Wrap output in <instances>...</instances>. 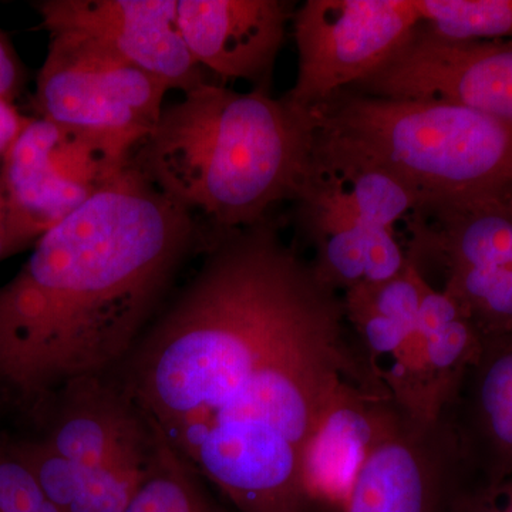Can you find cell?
Here are the masks:
<instances>
[{
  "mask_svg": "<svg viewBox=\"0 0 512 512\" xmlns=\"http://www.w3.org/2000/svg\"><path fill=\"white\" fill-rule=\"evenodd\" d=\"M200 268L116 370L234 512H316L305 457L340 390L379 382L345 303L271 217L211 234Z\"/></svg>",
  "mask_w": 512,
  "mask_h": 512,
  "instance_id": "1",
  "label": "cell"
},
{
  "mask_svg": "<svg viewBox=\"0 0 512 512\" xmlns=\"http://www.w3.org/2000/svg\"><path fill=\"white\" fill-rule=\"evenodd\" d=\"M207 232L133 161L0 286V394L29 412L70 380L116 372Z\"/></svg>",
  "mask_w": 512,
  "mask_h": 512,
  "instance_id": "2",
  "label": "cell"
},
{
  "mask_svg": "<svg viewBox=\"0 0 512 512\" xmlns=\"http://www.w3.org/2000/svg\"><path fill=\"white\" fill-rule=\"evenodd\" d=\"M312 161L309 116L265 87L238 93L205 83L164 107L134 164L215 234L271 217L296 200Z\"/></svg>",
  "mask_w": 512,
  "mask_h": 512,
  "instance_id": "3",
  "label": "cell"
},
{
  "mask_svg": "<svg viewBox=\"0 0 512 512\" xmlns=\"http://www.w3.org/2000/svg\"><path fill=\"white\" fill-rule=\"evenodd\" d=\"M306 113L311 170L379 168L413 192L417 214L512 208L510 123L444 101L380 99L353 89Z\"/></svg>",
  "mask_w": 512,
  "mask_h": 512,
  "instance_id": "4",
  "label": "cell"
},
{
  "mask_svg": "<svg viewBox=\"0 0 512 512\" xmlns=\"http://www.w3.org/2000/svg\"><path fill=\"white\" fill-rule=\"evenodd\" d=\"M69 461L94 512H126L156 456L158 433L116 372L79 377L28 412Z\"/></svg>",
  "mask_w": 512,
  "mask_h": 512,
  "instance_id": "5",
  "label": "cell"
},
{
  "mask_svg": "<svg viewBox=\"0 0 512 512\" xmlns=\"http://www.w3.org/2000/svg\"><path fill=\"white\" fill-rule=\"evenodd\" d=\"M138 147L103 134L29 119L0 163L8 222L26 247L130 167Z\"/></svg>",
  "mask_w": 512,
  "mask_h": 512,
  "instance_id": "6",
  "label": "cell"
},
{
  "mask_svg": "<svg viewBox=\"0 0 512 512\" xmlns=\"http://www.w3.org/2000/svg\"><path fill=\"white\" fill-rule=\"evenodd\" d=\"M49 36L36 82L39 117L140 147L161 119L168 87L89 37Z\"/></svg>",
  "mask_w": 512,
  "mask_h": 512,
  "instance_id": "7",
  "label": "cell"
},
{
  "mask_svg": "<svg viewBox=\"0 0 512 512\" xmlns=\"http://www.w3.org/2000/svg\"><path fill=\"white\" fill-rule=\"evenodd\" d=\"M419 23L414 0H308L293 15L298 74L285 100L306 113L355 86Z\"/></svg>",
  "mask_w": 512,
  "mask_h": 512,
  "instance_id": "8",
  "label": "cell"
},
{
  "mask_svg": "<svg viewBox=\"0 0 512 512\" xmlns=\"http://www.w3.org/2000/svg\"><path fill=\"white\" fill-rule=\"evenodd\" d=\"M350 89L380 99L444 101L512 124V40L458 42L419 23Z\"/></svg>",
  "mask_w": 512,
  "mask_h": 512,
  "instance_id": "9",
  "label": "cell"
},
{
  "mask_svg": "<svg viewBox=\"0 0 512 512\" xmlns=\"http://www.w3.org/2000/svg\"><path fill=\"white\" fill-rule=\"evenodd\" d=\"M464 484L463 461L444 414L417 421L394 404L342 512H451Z\"/></svg>",
  "mask_w": 512,
  "mask_h": 512,
  "instance_id": "10",
  "label": "cell"
},
{
  "mask_svg": "<svg viewBox=\"0 0 512 512\" xmlns=\"http://www.w3.org/2000/svg\"><path fill=\"white\" fill-rule=\"evenodd\" d=\"M35 8L47 32L89 37L168 90L208 83L185 45L178 0H43Z\"/></svg>",
  "mask_w": 512,
  "mask_h": 512,
  "instance_id": "11",
  "label": "cell"
},
{
  "mask_svg": "<svg viewBox=\"0 0 512 512\" xmlns=\"http://www.w3.org/2000/svg\"><path fill=\"white\" fill-rule=\"evenodd\" d=\"M292 10L282 0H178V22L204 72L269 89Z\"/></svg>",
  "mask_w": 512,
  "mask_h": 512,
  "instance_id": "12",
  "label": "cell"
},
{
  "mask_svg": "<svg viewBox=\"0 0 512 512\" xmlns=\"http://www.w3.org/2000/svg\"><path fill=\"white\" fill-rule=\"evenodd\" d=\"M467 484L495 487L512 477V332L485 336L444 412Z\"/></svg>",
  "mask_w": 512,
  "mask_h": 512,
  "instance_id": "13",
  "label": "cell"
},
{
  "mask_svg": "<svg viewBox=\"0 0 512 512\" xmlns=\"http://www.w3.org/2000/svg\"><path fill=\"white\" fill-rule=\"evenodd\" d=\"M393 409L382 383L352 382L340 390L306 451L305 485L316 510L342 512L357 471Z\"/></svg>",
  "mask_w": 512,
  "mask_h": 512,
  "instance_id": "14",
  "label": "cell"
},
{
  "mask_svg": "<svg viewBox=\"0 0 512 512\" xmlns=\"http://www.w3.org/2000/svg\"><path fill=\"white\" fill-rule=\"evenodd\" d=\"M414 262H436L458 268L512 266V208L485 207L470 211L414 214L406 220Z\"/></svg>",
  "mask_w": 512,
  "mask_h": 512,
  "instance_id": "15",
  "label": "cell"
},
{
  "mask_svg": "<svg viewBox=\"0 0 512 512\" xmlns=\"http://www.w3.org/2000/svg\"><path fill=\"white\" fill-rule=\"evenodd\" d=\"M227 508L221 495L158 433L153 464L126 512H229Z\"/></svg>",
  "mask_w": 512,
  "mask_h": 512,
  "instance_id": "16",
  "label": "cell"
},
{
  "mask_svg": "<svg viewBox=\"0 0 512 512\" xmlns=\"http://www.w3.org/2000/svg\"><path fill=\"white\" fill-rule=\"evenodd\" d=\"M309 177L332 185L365 224L394 229V224L406 221L417 207L413 192L402 181L379 168L311 170Z\"/></svg>",
  "mask_w": 512,
  "mask_h": 512,
  "instance_id": "17",
  "label": "cell"
},
{
  "mask_svg": "<svg viewBox=\"0 0 512 512\" xmlns=\"http://www.w3.org/2000/svg\"><path fill=\"white\" fill-rule=\"evenodd\" d=\"M443 291L453 296L481 338L512 332V266L447 271Z\"/></svg>",
  "mask_w": 512,
  "mask_h": 512,
  "instance_id": "18",
  "label": "cell"
},
{
  "mask_svg": "<svg viewBox=\"0 0 512 512\" xmlns=\"http://www.w3.org/2000/svg\"><path fill=\"white\" fill-rule=\"evenodd\" d=\"M420 23L444 39L512 40V0H414Z\"/></svg>",
  "mask_w": 512,
  "mask_h": 512,
  "instance_id": "19",
  "label": "cell"
},
{
  "mask_svg": "<svg viewBox=\"0 0 512 512\" xmlns=\"http://www.w3.org/2000/svg\"><path fill=\"white\" fill-rule=\"evenodd\" d=\"M0 512H59L16 453L9 434H0Z\"/></svg>",
  "mask_w": 512,
  "mask_h": 512,
  "instance_id": "20",
  "label": "cell"
},
{
  "mask_svg": "<svg viewBox=\"0 0 512 512\" xmlns=\"http://www.w3.org/2000/svg\"><path fill=\"white\" fill-rule=\"evenodd\" d=\"M451 512H512V477L495 487L464 484Z\"/></svg>",
  "mask_w": 512,
  "mask_h": 512,
  "instance_id": "21",
  "label": "cell"
},
{
  "mask_svg": "<svg viewBox=\"0 0 512 512\" xmlns=\"http://www.w3.org/2000/svg\"><path fill=\"white\" fill-rule=\"evenodd\" d=\"M25 67L5 33L0 30V99L12 101L25 86Z\"/></svg>",
  "mask_w": 512,
  "mask_h": 512,
  "instance_id": "22",
  "label": "cell"
},
{
  "mask_svg": "<svg viewBox=\"0 0 512 512\" xmlns=\"http://www.w3.org/2000/svg\"><path fill=\"white\" fill-rule=\"evenodd\" d=\"M29 117L23 116L12 101L0 99V160L19 136Z\"/></svg>",
  "mask_w": 512,
  "mask_h": 512,
  "instance_id": "23",
  "label": "cell"
},
{
  "mask_svg": "<svg viewBox=\"0 0 512 512\" xmlns=\"http://www.w3.org/2000/svg\"><path fill=\"white\" fill-rule=\"evenodd\" d=\"M28 248L10 228L9 222H0V262Z\"/></svg>",
  "mask_w": 512,
  "mask_h": 512,
  "instance_id": "24",
  "label": "cell"
},
{
  "mask_svg": "<svg viewBox=\"0 0 512 512\" xmlns=\"http://www.w3.org/2000/svg\"><path fill=\"white\" fill-rule=\"evenodd\" d=\"M0 222H8V208H6V201L2 190H0Z\"/></svg>",
  "mask_w": 512,
  "mask_h": 512,
  "instance_id": "25",
  "label": "cell"
}]
</instances>
